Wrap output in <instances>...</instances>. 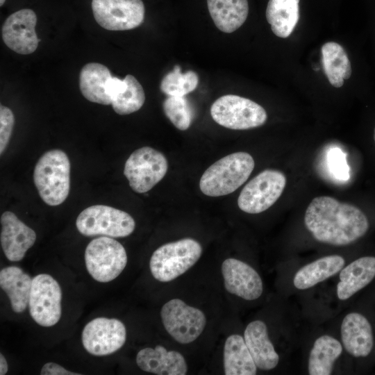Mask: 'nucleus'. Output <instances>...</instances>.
Segmentation results:
<instances>
[{
  "instance_id": "nucleus-31",
  "label": "nucleus",
  "mask_w": 375,
  "mask_h": 375,
  "mask_svg": "<svg viewBox=\"0 0 375 375\" xmlns=\"http://www.w3.org/2000/svg\"><path fill=\"white\" fill-rule=\"evenodd\" d=\"M162 108L165 115L176 128L185 131L190 126L192 110L184 97L168 96L163 101Z\"/></svg>"
},
{
  "instance_id": "nucleus-18",
  "label": "nucleus",
  "mask_w": 375,
  "mask_h": 375,
  "mask_svg": "<svg viewBox=\"0 0 375 375\" xmlns=\"http://www.w3.org/2000/svg\"><path fill=\"white\" fill-rule=\"evenodd\" d=\"M341 338L345 350L354 357L367 356L374 344L371 324L358 312H351L343 319Z\"/></svg>"
},
{
  "instance_id": "nucleus-29",
  "label": "nucleus",
  "mask_w": 375,
  "mask_h": 375,
  "mask_svg": "<svg viewBox=\"0 0 375 375\" xmlns=\"http://www.w3.org/2000/svg\"><path fill=\"white\" fill-rule=\"evenodd\" d=\"M126 89L112 101L115 112L119 115H128L140 110L145 101V94L139 81L131 74L124 78Z\"/></svg>"
},
{
  "instance_id": "nucleus-7",
  "label": "nucleus",
  "mask_w": 375,
  "mask_h": 375,
  "mask_svg": "<svg viewBox=\"0 0 375 375\" xmlns=\"http://www.w3.org/2000/svg\"><path fill=\"white\" fill-rule=\"evenodd\" d=\"M85 262L88 272L97 281L110 282L124 269L127 255L123 245L110 237L93 239L85 251Z\"/></svg>"
},
{
  "instance_id": "nucleus-6",
  "label": "nucleus",
  "mask_w": 375,
  "mask_h": 375,
  "mask_svg": "<svg viewBox=\"0 0 375 375\" xmlns=\"http://www.w3.org/2000/svg\"><path fill=\"white\" fill-rule=\"evenodd\" d=\"M213 120L233 130H247L263 125L267 119L265 110L251 99L234 94L218 98L210 107Z\"/></svg>"
},
{
  "instance_id": "nucleus-28",
  "label": "nucleus",
  "mask_w": 375,
  "mask_h": 375,
  "mask_svg": "<svg viewBox=\"0 0 375 375\" xmlns=\"http://www.w3.org/2000/svg\"><path fill=\"white\" fill-rule=\"evenodd\" d=\"M322 63L324 72L330 83L340 88L344 81L351 75V63L348 56L339 44L328 42L322 47Z\"/></svg>"
},
{
  "instance_id": "nucleus-20",
  "label": "nucleus",
  "mask_w": 375,
  "mask_h": 375,
  "mask_svg": "<svg viewBox=\"0 0 375 375\" xmlns=\"http://www.w3.org/2000/svg\"><path fill=\"white\" fill-rule=\"evenodd\" d=\"M375 277V257L360 258L341 269L337 295L346 300L367 286Z\"/></svg>"
},
{
  "instance_id": "nucleus-14",
  "label": "nucleus",
  "mask_w": 375,
  "mask_h": 375,
  "mask_svg": "<svg viewBox=\"0 0 375 375\" xmlns=\"http://www.w3.org/2000/svg\"><path fill=\"white\" fill-rule=\"evenodd\" d=\"M37 16L28 8L11 14L2 26V38L13 51L23 55L33 53L40 42L35 33Z\"/></svg>"
},
{
  "instance_id": "nucleus-22",
  "label": "nucleus",
  "mask_w": 375,
  "mask_h": 375,
  "mask_svg": "<svg viewBox=\"0 0 375 375\" xmlns=\"http://www.w3.org/2000/svg\"><path fill=\"white\" fill-rule=\"evenodd\" d=\"M112 77L108 68L102 64L89 62L85 65L79 75V88L83 96L93 103L111 104L107 83Z\"/></svg>"
},
{
  "instance_id": "nucleus-4",
  "label": "nucleus",
  "mask_w": 375,
  "mask_h": 375,
  "mask_svg": "<svg viewBox=\"0 0 375 375\" xmlns=\"http://www.w3.org/2000/svg\"><path fill=\"white\" fill-rule=\"evenodd\" d=\"M202 247L192 238L165 244L152 254L149 267L154 278L172 281L191 268L200 258Z\"/></svg>"
},
{
  "instance_id": "nucleus-9",
  "label": "nucleus",
  "mask_w": 375,
  "mask_h": 375,
  "mask_svg": "<svg viewBox=\"0 0 375 375\" xmlns=\"http://www.w3.org/2000/svg\"><path fill=\"white\" fill-rule=\"evenodd\" d=\"M285 185L286 177L283 173L265 169L243 188L238 199V207L249 214L260 213L278 199Z\"/></svg>"
},
{
  "instance_id": "nucleus-32",
  "label": "nucleus",
  "mask_w": 375,
  "mask_h": 375,
  "mask_svg": "<svg viewBox=\"0 0 375 375\" xmlns=\"http://www.w3.org/2000/svg\"><path fill=\"white\" fill-rule=\"evenodd\" d=\"M326 165L329 174L336 181L345 182L350 178V167L347 154L339 147H331L326 153Z\"/></svg>"
},
{
  "instance_id": "nucleus-37",
  "label": "nucleus",
  "mask_w": 375,
  "mask_h": 375,
  "mask_svg": "<svg viewBox=\"0 0 375 375\" xmlns=\"http://www.w3.org/2000/svg\"><path fill=\"white\" fill-rule=\"evenodd\" d=\"M374 142H375V128L374 130Z\"/></svg>"
},
{
  "instance_id": "nucleus-36",
  "label": "nucleus",
  "mask_w": 375,
  "mask_h": 375,
  "mask_svg": "<svg viewBox=\"0 0 375 375\" xmlns=\"http://www.w3.org/2000/svg\"><path fill=\"white\" fill-rule=\"evenodd\" d=\"M6 0H0V6H2L4 3H5Z\"/></svg>"
},
{
  "instance_id": "nucleus-23",
  "label": "nucleus",
  "mask_w": 375,
  "mask_h": 375,
  "mask_svg": "<svg viewBox=\"0 0 375 375\" xmlns=\"http://www.w3.org/2000/svg\"><path fill=\"white\" fill-rule=\"evenodd\" d=\"M32 280L29 275L16 266L6 267L1 270L0 286L8 297L15 312H22L28 306Z\"/></svg>"
},
{
  "instance_id": "nucleus-1",
  "label": "nucleus",
  "mask_w": 375,
  "mask_h": 375,
  "mask_svg": "<svg viewBox=\"0 0 375 375\" xmlns=\"http://www.w3.org/2000/svg\"><path fill=\"white\" fill-rule=\"evenodd\" d=\"M304 223L316 240L335 246L356 241L369 228L367 217L360 208L328 196L312 200Z\"/></svg>"
},
{
  "instance_id": "nucleus-30",
  "label": "nucleus",
  "mask_w": 375,
  "mask_h": 375,
  "mask_svg": "<svg viewBox=\"0 0 375 375\" xmlns=\"http://www.w3.org/2000/svg\"><path fill=\"white\" fill-rule=\"evenodd\" d=\"M199 84L197 74L192 70L181 72L179 65H175L172 72L162 79L160 90L168 96L184 97L194 91Z\"/></svg>"
},
{
  "instance_id": "nucleus-13",
  "label": "nucleus",
  "mask_w": 375,
  "mask_h": 375,
  "mask_svg": "<svg viewBox=\"0 0 375 375\" xmlns=\"http://www.w3.org/2000/svg\"><path fill=\"white\" fill-rule=\"evenodd\" d=\"M81 340L85 349L97 356L118 351L126 340L124 324L115 318L97 317L84 327Z\"/></svg>"
},
{
  "instance_id": "nucleus-24",
  "label": "nucleus",
  "mask_w": 375,
  "mask_h": 375,
  "mask_svg": "<svg viewBox=\"0 0 375 375\" xmlns=\"http://www.w3.org/2000/svg\"><path fill=\"white\" fill-rule=\"evenodd\" d=\"M344 259L338 255L319 258L299 269L295 274L293 283L299 290L313 287L341 271Z\"/></svg>"
},
{
  "instance_id": "nucleus-35",
  "label": "nucleus",
  "mask_w": 375,
  "mask_h": 375,
  "mask_svg": "<svg viewBox=\"0 0 375 375\" xmlns=\"http://www.w3.org/2000/svg\"><path fill=\"white\" fill-rule=\"evenodd\" d=\"M8 365L5 357L2 353L0 354V374L4 375L8 372Z\"/></svg>"
},
{
  "instance_id": "nucleus-2",
  "label": "nucleus",
  "mask_w": 375,
  "mask_h": 375,
  "mask_svg": "<svg viewBox=\"0 0 375 375\" xmlns=\"http://www.w3.org/2000/svg\"><path fill=\"white\" fill-rule=\"evenodd\" d=\"M254 166L253 157L247 152L228 154L203 172L199 181L200 190L209 197L229 194L248 179Z\"/></svg>"
},
{
  "instance_id": "nucleus-19",
  "label": "nucleus",
  "mask_w": 375,
  "mask_h": 375,
  "mask_svg": "<svg viewBox=\"0 0 375 375\" xmlns=\"http://www.w3.org/2000/svg\"><path fill=\"white\" fill-rule=\"evenodd\" d=\"M244 339L258 368L267 371L276 367L279 356L269 338L267 326L262 321L250 322L244 331Z\"/></svg>"
},
{
  "instance_id": "nucleus-12",
  "label": "nucleus",
  "mask_w": 375,
  "mask_h": 375,
  "mask_svg": "<svg viewBox=\"0 0 375 375\" xmlns=\"http://www.w3.org/2000/svg\"><path fill=\"white\" fill-rule=\"evenodd\" d=\"M96 22L109 31L135 28L144 21L145 8L142 0H92Z\"/></svg>"
},
{
  "instance_id": "nucleus-3",
  "label": "nucleus",
  "mask_w": 375,
  "mask_h": 375,
  "mask_svg": "<svg viewBox=\"0 0 375 375\" xmlns=\"http://www.w3.org/2000/svg\"><path fill=\"white\" fill-rule=\"evenodd\" d=\"M33 180L40 197L47 205L63 203L70 189V162L62 150L45 152L34 169Z\"/></svg>"
},
{
  "instance_id": "nucleus-27",
  "label": "nucleus",
  "mask_w": 375,
  "mask_h": 375,
  "mask_svg": "<svg viewBox=\"0 0 375 375\" xmlns=\"http://www.w3.org/2000/svg\"><path fill=\"white\" fill-rule=\"evenodd\" d=\"M342 351L340 342L335 338L324 335L314 342L308 359V373L310 375H329L333 364Z\"/></svg>"
},
{
  "instance_id": "nucleus-10",
  "label": "nucleus",
  "mask_w": 375,
  "mask_h": 375,
  "mask_svg": "<svg viewBox=\"0 0 375 375\" xmlns=\"http://www.w3.org/2000/svg\"><path fill=\"white\" fill-rule=\"evenodd\" d=\"M160 317L167 332L181 344L191 343L197 340L206 324V316L201 310L179 299L165 303Z\"/></svg>"
},
{
  "instance_id": "nucleus-33",
  "label": "nucleus",
  "mask_w": 375,
  "mask_h": 375,
  "mask_svg": "<svg viewBox=\"0 0 375 375\" xmlns=\"http://www.w3.org/2000/svg\"><path fill=\"white\" fill-rule=\"evenodd\" d=\"M15 118L12 110L3 106H0V153L5 151L14 126Z\"/></svg>"
},
{
  "instance_id": "nucleus-26",
  "label": "nucleus",
  "mask_w": 375,
  "mask_h": 375,
  "mask_svg": "<svg viewBox=\"0 0 375 375\" xmlns=\"http://www.w3.org/2000/svg\"><path fill=\"white\" fill-rule=\"evenodd\" d=\"M300 0H269L266 8V19L272 32L278 37L288 38L299 19Z\"/></svg>"
},
{
  "instance_id": "nucleus-8",
  "label": "nucleus",
  "mask_w": 375,
  "mask_h": 375,
  "mask_svg": "<svg viewBox=\"0 0 375 375\" xmlns=\"http://www.w3.org/2000/svg\"><path fill=\"white\" fill-rule=\"evenodd\" d=\"M167 169V160L161 152L144 147L130 155L125 162L124 174L133 191L145 193L163 178Z\"/></svg>"
},
{
  "instance_id": "nucleus-5",
  "label": "nucleus",
  "mask_w": 375,
  "mask_h": 375,
  "mask_svg": "<svg viewBox=\"0 0 375 375\" xmlns=\"http://www.w3.org/2000/svg\"><path fill=\"white\" fill-rule=\"evenodd\" d=\"M76 226L85 236L124 238L133 232L135 222L125 211L106 205H94L78 215Z\"/></svg>"
},
{
  "instance_id": "nucleus-16",
  "label": "nucleus",
  "mask_w": 375,
  "mask_h": 375,
  "mask_svg": "<svg viewBox=\"0 0 375 375\" xmlns=\"http://www.w3.org/2000/svg\"><path fill=\"white\" fill-rule=\"evenodd\" d=\"M1 245L6 257L13 262L22 260L36 240L35 232L10 211L1 215Z\"/></svg>"
},
{
  "instance_id": "nucleus-17",
  "label": "nucleus",
  "mask_w": 375,
  "mask_h": 375,
  "mask_svg": "<svg viewBox=\"0 0 375 375\" xmlns=\"http://www.w3.org/2000/svg\"><path fill=\"white\" fill-rule=\"evenodd\" d=\"M136 363L142 370L157 375H185L188 372L184 357L161 345L141 349L136 356Z\"/></svg>"
},
{
  "instance_id": "nucleus-21",
  "label": "nucleus",
  "mask_w": 375,
  "mask_h": 375,
  "mask_svg": "<svg viewBox=\"0 0 375 375\" xmlns=\"http://www.w3.org/2000/svg\"><path fill=\"white\" fill-rule=\"evenodd\" d=\"M207 6L216 27L226 33L238 29L249 14L247 0H207Z\"/></svg>"
},
{
  "instance_id": "nucleus-25",
  "label": "nucleus",
  "mask_w": 375,
  "mask_h": 375,
  "mask_svg": "<svg viewBox=\"0 0 375 375\" xmlns=\"http://www.w3.org/2000/svg\"><path fill=\"white\" fill-rule=\"evenodd\" d=\"M224 368L226 375H255L257 367L240 335L228 336L224 347Z\"/></svg>"
},
{
  "instance_id": "nucleus-11",
  "label": "nucleus",
  "mask_w": 375,
  "mask_h": 375,
  "mask_svg": "<svg viewBox=\"0 0 375 375\" xmlns=\"http://www.w3.org/2000/svg\"><path fill=\"white\" fill-rule=\"evenodd\" d=\"M61 300V288L51 276L40 274L33 278L28 308L31 317L38 324L49 327L59 322Z\"/></svg>"
},
{
  "instance_id": "nucleus-34",
  "label": "nucleus",
  "mask_w": 375,
  "mask_h": 375,
  "mask_svg": "<svg viewBox=\"0 0 375 375\" xmlns=\"http://www.w3.org/2000/svg\"><path fill=\"white\" fill-rule=\"evenodd\" d=\"M40 374L42 375H80L79 373H74L67 370L61 365L55 362H47L42 367Z\"/></svg>"
},
{
  "instance_id": "nucleus-15",
  "label": "nucleus",
  "mask_w": 375,
  "mask_h": 375,
  "mask_svg": "<svg viewBox=\"0 0 375 375\" xmlns=\"http://www.w3.org/2000/svg\"><path fill=\"white\" fill-rule=\"evenodd\" d=\"M224 288L227 292L245 300H255L263 291L262 281L258 272L248 264L227 258L222 265Z\"/></svg>"
}]
</instances>
